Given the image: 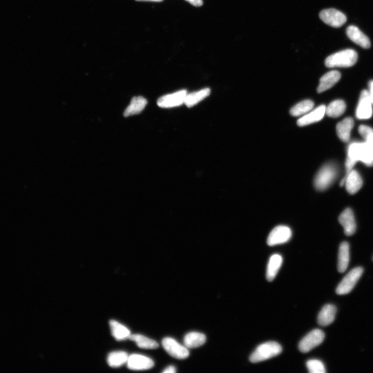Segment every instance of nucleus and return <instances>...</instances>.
<instances>
[{
  "instance_id": "obj_1",
  "label": "nucleus",
  "mask_w": 373,
  "mask_h": 373,
  "mask_svg": "<svg viewBox=\"0 0 373 373\" xmlns=\"http://www.w3.org/2000/svg\"><path fill=\"white\" fill-rule=\"evenodd\" d=\"M358 161L367 166H373V145L364 143H353L349 147L346 161V175L352 170Z\"/></svg>"
},
{
  "instance_id": "obj_14",
  "label": "nucleus",
  "mask_w": 373,
  "mask_h": 373,
  "mask_svg": "<svg viewBox=\"0 0 373 373\" xmlns=\"http://www.w3.org/2000/svg\"><path fill=\"white\" fill-rule=\"evenodd\" d=\"M342 181L345 182L347 191L351 194L357 192L363 185L362 177L355 170H352Z\"/></svg>"
},
{
  "instance_id": "obj_9",
  "label": "nucleus",
  "mask_w": 373,
  "mask_h": 373,
  "mask_svg": "<svg viewBox=\"0 0 373 373\" xmlns=\"http://www.w3.org/2000/svg\"><path fill=\"white\" fill-rule=\"evenodd\" d=\"M291 236L292 231L289 227L284 225L278 226L270 233L267 239V243L270 246L284 244L291 238Z\"/></svg>"
},
{
  "instance_id": "obj_28",
  "label": "nucleus",
  "mask_w": 373,
  "mask_h": 373,
  "mask_svg": "<svg viewBox=\"0 0 373 373\" xmlns=\"http://www.w3.org/2000/svg\"><path fill=\"white\" fill-rule=\"evenodd\" d=\"M129 355L124 351L112 352L109 354L107 363L111 367H118L127 362Z\"/></svg>"
},
{
  "instance_id": "obj_20",
  "label": "nucleus",
  "mask_w": 373,
  "mask_h": 373,
  "mask_svg": "<svg viewBox=\"0 0 373 373\" xmlns=\"http://www.w3.org/2000/svg\"><path fill=\"white\" fill-rule=\"evenodd\" d=\"M354 126V121L351 117H347L339 122L336 126L337 135L340 140L348 142L350 140V134Z\"/></svg>"
},
{
  "instance_id": "obj_30",
  "label": "nucleus",
  "mask_w": 373,
  "mask_h": 373,
  "mask_svg": "<svg viewBox=\"0 0 373 373\" xmlns=\"http://www.w3.org/2000/svg\"><path fill=\"white\" fill-rule=\"evenodd\" d=\"M306 366L310 373H325V366L320 360H310L306 363Z\"/></svg>"
},
{
  "instance_id": "obj_23",
  "label": "nucleus",
  "mask_w": 373,
  "mask_h": 373,
  "mask_svg": "<svg viewBox=\"0 0 373 373\" xmlns=\"http://www.w3.org/2000/svg\"><path fill=\"white\" fill-rule=\"evenodd\" d=\"M206 336L201 333L193 332L188 333L184 337L185 346L187 348L199 347L206 342Z\"/></svg>"
},
{
  "instance_id": "obj_6",
  "label": "nucleus",
  "mask_w": 373,
  "mask_h": 373,
  "mask_svg": "<svg viewBox=\"0 0 373 373\" xmlns=\"http://www.w3.org/2000/svg\"><path fill=\"white\" fill-rule=\"evenodd\" d=\"M319 18L323 23L334 28L342 27L347 21L346 16L342 12L334 9L322 10Z\"/></svg>"
},
{
  "instance_id": "obj_25",
  "label": "nucleus",
  "mask_w": 373,
  "mask_h": 373,
  "mask_svg": "<svg viewBox=\"0 0 373 373\" xmlns=\"http://www.w3.org/2000/svg\"><path fill=\"white\" fill-rule=\"evenodd\" d=\"M109 326L112 336L118 340L128 338L130 335H131V331L117 321L113 320H110Z\"/></svg>"
},
{
  "instance_id": "obj_26",
  "label": "nucleus",
  "mask_w": 373,
  "mask_h": 373,
  "mask_svg": "<svg viewBox=\"0 0 373 373\" xmlns=\"http://www.w3.org/2000/svg\"><path fill=\"white\" fill-rule=\"evenodd\" d=\"M346 108L345 102L337 100L331 102L326 108V114L332 118H337L343 114Z\"/></svg>"
},
{
  "instance_id": "obj_33",
  "label": "nucleus",
  "mask_w": 373,
  "mask_h": 373,
  "mask_svg": "<svg viewBox=\"0 0 373 373\" xmlns=\"http://www.w3.org/2000/svg\"><path fill=\"white\" fill-rule=\"evenodd\" d=\"M176 371V368L174 366H169L166 368L162 372L164 373H174Z\"/></svg>"
},
{
  "instance_id": "obj_34",
  "label": "nucleus",
  "mask_w": 373,
  "mask_h": 373,
  "mask_svg": "<svg viewBox=\"0 0 373 373\" xmlns=\"http://www.w3.org/2000/svg\"><path fill=\"white\" fill-rule=\"evenodd\" d=\"M136 2H155V3H160L163 2L164 0H136Z\"/></svg>"
},
{
  "instance_id": "obj_16",
  "label": "nucleus",
  "mask_w": 373,
  "mask_h": 373,
  "mask_svg": "<svg viewBox=\"0 0 373 373\" xmlns=\"http://www.w3.org/2000/svg\"><path fill=\"white\" fill-rule=\"evenodd\" d=\"M341 75L337 71H331L324 74L320 79L317 88L319 93L325 91L334 86L339 80Z\"/></svg>"
},
{
  "instance_id": "obj_11",
  "label": "nucleus",
  "mask_w": 373,
  "mask_h": 373,
  "mask_svg": "<svg viewBox=\"0 0 373 373\" xmlns=\"http://www.w3.org/2000/svg\"><path fill=\"white\" fill-rule=\"evenodd\" d=\"M127 363L129 369L135 370H147L154 366V362L152 359L139 354H133L129 356Z\"/></svg>"
},
{
  "instance_id": "obj_24",
  "label": "nucleus",
  "mask_w": 373,
  "mask_h": 373,
  "mask_svg": "<svg viewBox=\"0 0 373 373\" xmlns=\"http://www.w3.org/2000/svg\"><path fill=\"white\" fill-rule=\"evenodd\" d=\"M210 93V89L206 88L200 91L187 94L184 104L188 107H191L203 100Z\"/></svg>"
},
{
  "instance_id": "obj_12",
  "label": "nucleus",
  "mask_w": 373,
  "mask_h": 373,
  "mask_svg": "<svg viewBox=\"0 0 373 373\" xmlns=\"http://www.w3.org/2000/svg\"><path fill=\"white\" fill-rule=\"evenodd\" d=\"M371 105L368 91L366 90H363L360 95L357 108H356V117L359 119L370 118L372 114Z\"/></svg>"
},
{
  "instance_id": "obj_10",
  "label": "nucleus",
  "mask_w": 373,
  "mask_h": 373,
  "mask_svg": "<svg viewBox=\"0 0 373 373\" xmlns=\"http://www.w3.org/2000/svg\"><path fill=\"white\" fill-rule=\"evenodd\" d=\"M187 90H182L174 93L162 96L157 101L158 105L162 108H171L184 104Z\"/></svg>"
},
{
  "instance_id": "obj_8",
  "label": "nucleus",
  "mask_w": 373,
  "mask_h": 373,
  "mask_svg": "<svg viewBox=\"0 0 373 373\" xmlns=\"http://www.w3.org/2000/svg\"><path fill=\"white\" fill-rule=\"evenodd\" d=\"M162 346L173 357L178 359H185L188 357L189 352L187 348L178 343L171 337H166L162 340Z\"/></svg>"
},
{
  "instance_id": "obj_31",
  "label": "nucleus",
  "mask_w": 373,
  "mask_h": 373,
  "mask_svg": "<svg viewBox=\"0 0 373 373\" xmlns=\"http://www.w3.org/2000/svg\"><path fill=\"white\" fill-rule=\"evenodd\" d=\"M186 2L196 7H200L203 6V0H186Z\"/></svg>"
},
{
  "instance_id": "obj_21",
  "label": "nucleus",
  "mask_w": 373,
  "mask_h": 373,
  "mask_svg": "<svg viewBox=\"0 0 373 373\" xmlns=\"http://www.w3.org/2000/svg\"><path fill=\"white\" fill-rule=\"evenodd\" d=\"M349 263V245L346 241L340 245L338 255L337 269L339 273L345 272Z\"/></svg>"
},
{
  "instance_id": "obj_32",
  "label": "nucleus",
  "mask_w": 373,
  "mask_h": 373,
  "mask_svg": "<svg viewBox=\"0 0 373 373\" xmlns=\"http://www.w3.org/2000/svg\"><path fill=\"white\" fill-rule=\"evenodd\" d=\"M368 85L369 90L368 91L369 93V99L372 104H373V80L370 81Z\"/></svg>"
},
{
  "instance_id": "obj_4",
  "label": "nucleus",
  "mask_w": 373,
  "mask_h": 373,
  "mask_svg": "<svg viewBox=\"0 0 373 373\" xmlns=\"http://www.w3.org/2000/svg\"><path fill=\"white\" fill-rule=\"evenodd\" d=\"M338 175V169L335 165L329 163L323 166L317 174L314 185L319 191L327 189L334 182Z\"/></svg>"
},
{
  "instance_id": "obj_18",
  "label": "nucleus",
  "mask_w": 373,
  "mask_h": 373,
  "mask_svg": "<svg viewBox=\"0 0 373 373\" xmlns=\"http://www.w3.org/2000/svg\"><path fill=\"white\" fill-rule=\"evenodd\" d=\"M148 104V101L141 96H135L124 111L123 115L127 117L140 113Z\"/></svg>"
},
{
  "instance_id": "obj_7",
  "label": "nucleus",
  "mask_w": 373,
  "mask_h": 373,
  "mask_svg": "<svg viewBox=\"0 0 373 373\" xmlns=\"http://www.w3.org/2000/svg\"><path fill=\"white\" fill-rule=\"evenodd\" d=\"M324 337V332L319 329L312 331L301 340L299 346L300 350L303 353L309 352L320 345Z\"/></svg>"
},
{
  "instance_id": "obj_27",
  "label": "nucleus",
  "mask_w": 373,
  "mask_h": 373,
  "mask_svg": "<svg viewBox=\"0 0 373 373\" xmlns=\"http://www.w3.org/2000/svg\"><path fill=\"white\" fill-rule=\"evenodd\" d=\"M136 343L138 347L144 349H156L159 347L155 340L141 334L131 335L128 338Z\"/></svg>"
},
{
  "instance_id": "obj_17",
  "label": "nucleus",
  "mask_w": 373,
  "mask_h": 373,
  "mask_svg": "<svg viewBox=\"0 0 373 373\" xmlns=\"http://www.w3.org/2000/svg\"><path fill=\"white\" fill-rule=\"evenodd\" d=\"M325 105H322L308 114L300 118L297 124L300 127H304L321 120L326 113Z\"/></svg>"
},
{
  "instance_id": "obj_5",
  "label": "nucleus",
  "mask_w": 373,
  "mask_h": 373,
  "mask_svg": "<svg viewBox=\"0 0 373 373\" xmlns=\"http://www.w3.org/2000/svg\"><path fill=\"white\" fill-rule=\"evenodd\" d=\"M363 269L355 268L351 270L337 286L336 293L338 295H347L350 293L361 277Z\"/></svg>"
},
{
  "instance_id": "obj_13",
  "label": "nucleus",
  "mask_w": 373,
  "mask_h": 373,
  "mask_svg": "<svg viewBox=\"0 0 373 373\" xmlns=\"http://www.w3.org/2000/svg\"><path fill=\"white\" fill-rule=\"evenodd\" d=\"M339 222L343 226L347 236L352 235L356 231V223L352 210L346 208L339 217Z\"/></svg>"
},
{
  "instance_id": "obj_29",
  "label": "nucleus",
  "mask_w": 373,
  "mask_h": 373,
  "mask_svg": "<svg viewBox=\"0 0 373 373\" xmlns=\"http://www.w3.org/2000/svg\"><path fill=\"white\" fill-rule=\"evenodd\" d=\"M314 106V103L310 100L302 101L294 106L290 110L292 116L297 117L305 114L311 111Z\"/></svg>"
},
{
  "instance_id": "obj_22",
  "label": "nucleus",
  "mask_w": 373,
  "mask_h": 373,
  "mask_svg": "<svg viewBox=\"0 0 373 373\" xmlns=\"http://www.w3.org/2000/svg\"><path fill=\"white\" fill-rule=\"evenodd\" d=\"M283 263V258L279 254L272 256L270 259L267 271V279L269 282L274 280Z\"/></svg>"
},
{
  "instance_id": "obj_15",
  "label": "nucleus",
  "mask_w": 373,
  "mask_h": 373,
  "mask_svg": "<svg viewBox=\"0 0 373 373\" xmlns=\"http://www.w3.org/2000/svg\"><path fill=\"white\" fill-rule=\"evenodd\" d=\"M346 34L350 40L365 49H368L370 47L368 38L358 28L350 26L347 28Z\"/></svg>"
},
{
  "instance_id": "obj_3",
  "label": "nucleus",
  "mask_w": 373,
  "mask_h": 373,
  "mask_svg": "<svg viewBox=\"0 0 373 373\" xmlns=\"http://www.w3.org/2000/svg\"><path fill=\"white\" fill-rule=\"evenodd\" d=\"M282 347L277 342H268L259 345L251 355L250 360L252 363L262 362L280 354Z\"/></svg>"
},
{
  "instance_id": "obj_2",
  "label": "nucleus",
  "mask_w": 373,
  "mask_h": 373,
  "mask_svg": "<svg viewBox=\"0 0 373 373\" xmlns=\"http://www.w3.org/2000/svg\"><path fill=\"white\" fill-rule=\"evenodd\" d=\"M357 60V53L353 50L347 49L329 56L325 60V65L329 68H348L354 66Z\"/></svg>"
},
{
  "instance_id": "obj_19",
  "label": "nucleus",
  "mask_w": 373,
  "mask_h": 373,
  "mask_svg": "<svg viewBox=\"0 0 373 373\" xmlns=\"http://www.w3.org/2000/svg\"><path fill=\"white\" fill-rule=\"evenodd\" d=\"M336 308L334 305L324 306L318 316V323L322 326H327L335 320Z\"/></svg>"
}]
</instances>
